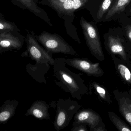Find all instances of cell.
<instances>
[{
	"label": "cell",
	"instance_id": "obj_1",
	"mask_svg": "<svg viewBox=\"0 0 131 131\" xmlns=\"http://www.w3.org/2000/svg\"><path fill=\"white\" fill-rule=\"evenodd\" d=\"M63 58L55 59L53 66L54 76L57 80V85L69 93L73 98L80 100L82 95L86 93L87 88L80 77L82 74L72 72L66 66Z\"/></svg>",
	"mask_w": 131,
	"mask_h": 131
},
{
	"label": "cell",
	"instance_id": "obj_2",
	"mask_svg": "<svg viewBox=\"0 0 131 131\" xmlns=\"http://www.w3.org/2000/svg\"><path fill=\"white\" fill-rule=\"evenodd\" d=\"M31 32L37 40L49 53L77 55L76 52L73 48L58 34L43 31L37 35L33 31Z\"/></svg>",
	"mask_w": 131,
	"mask_h": 131
},
{
	"label": "cell",
	"instance_id": "obj_3",
	"mask_svg": "<svg viewBox=\"0 0 131 131\" xmlns=\"http://www.w3.org/2000/svg\"><path fill=\"white\" fill-rule=\"evenodd\" d=\"M57 102L56 115L53 124L55 129L60 131L69 125L81 106L70 97L66 99H60Z\"/></svg>",
	"mask_w": 131,
	"mask_h": 131
},
{
	"label": "cell",
	"instance_id": "obj_4",
	"mask_svg": "<svg viewBox=\"0 0 131 131\" xmlns=\"http://www.w3.org/2000/svg\"><path fill=\"white\" fill-rule=\"evenodd\" d=\"M26 50L21 54L23 57H28L36 62V64H49L53 66L55 59L52 54L41 46L31 32L27 31L25 37Z\"/></svg>",
	"mask_w": 131,
	"mask_h": 131
},
{
	"label": "cell",
	"instance_id": "obj_5",
	"mask_svg": "<svg viewBox=\"0 0 131 131\" xmlns=\"http://www.w3.org/2000/svg\"><path fill=\"white\" fill-rule=\"evenodd\" d=\"M80 24L86 45L91 53L99 60L104 61L105 56L99 36L95 28L82 17L80 19Z\"/></svg>",
	"mask_w": 131,
	"mask_h": 131
},
{
	"label": "cell",
	"instance_id": "obj_6",
	"mask_svg": "<svg viewBox=\"0 0 131 131\" xmlns=\"http://www.w3.org/2000/svg\"><path fill=\"white\" fill-rule=\"evenodd\" d=\"M25 37L19 32L0 33V54L13 50H19L23 47Z\"/></svg>",
	"mask_w": 131,
	"mask_h": 131
},
{
	"label": "cell",
	"instance_id": "obj_7",
	"mask_svg": "<svg viewBox=\"0 0 131 131\" xmlns=\"http://www.w3.org/2000/svg\"><path fill=\"white\" fill-rule=\"evenodd\" d=\"M66 64L77 69L90 75L99 77L104 74V72L100 66L99 63H93L89 60L79 58H63Z\"/></svg>",
	"mask_w": 131,
	"mask_h": 131
},
{
	"label": "cell",
	"instance_id": "obj_8",
	"mask_svg": "<svg viewBox=\"0 0 131 131\" xmlns=\"http://www.w3.org/2000/svg\"><path fill=\"white\" fill-rule=\"evenodd\" d=\"M85 123L89 126L90 131L99 126L104 125L101 117L92 110L85 109L79 110L74 116L73 123Z\"/></svg>",
	"mask_w": 131,
	"mask_h": 131
},
{
	"label": "cell",
	"instance_id": "obj_9",
	"mask_svg": "<svg viewBox=\"0 0 131 131\" xmlns=\"http://www.w3.org/2000/svg\"><path fill=\"white\" fill-rule=\"evenodd\" d=\"M12 3L23 10L27 9L45 21L51 27L53 26L46 12L39 7L35 0H10Z\"/></svg>",
	"mask_w": 131,
	"mask_h": 131
},
{
	"label": "cell",
	"instance_id": "obj_10",
	"mask_svg": "<svg viewBox=\"0 0 131 131\" xmlns=\"http://www.w3.org/2000/svg\"><path fill=\"white\" fill-rule=\"evenodd\" d=\"M89 0H69L58 5H54L51 8L54 10L60 18L73 16L75 11L83 6Z\"/></svg>",
	"mask_w": 131,
	"mask_h": 131
},
{
	"label": "cell",
	"instance_id": "obj_11",
	"mask_svg": "<svg viewBox=\"0 0 131 131\" xmlns=\"http://www.w3.org/2000/svg\"><path fill=\"white\" fill-rule=\"evenodd\" d=\"M50 107L49 104L45 101L37 100L33 103L24 115L32 116L40 120H49L50 119V115L48 112Z\"/></svg>",
	"mask_w": 131,
	"mask_h": 131
},
{
	"label": "cell",
	"instance_id": "obj_12",
	"mask_svg": "<svg viewBox=\"0 0 131 131\" xmlns=\"http://www.w3.org/2000/svg\"><path fill=\"white\" fill-rule=\"evenodd\" d=\"M49 64H35L33 65L28 63L26 66L27 73L34 79L40 83H46L45 75L50 68Z\"/></svg>",
	"mask_w": 131,
	"mask_h": 131
},
{
	"label": "cell",
	"instance_id": "obj_13",
	"mask_svg": "<svg viewBox=\"0 0 131 131\" xmlns=\"http://www.w3.org/2000/svg\"><path fill=\"white\" fill-rule=\"evenodd\" d=\"M19 102L16 100H7L0 107V123L6 124L15 115Z\"/></svg>",
	"mask_w": 131,
	"mask_h": 131
},
{
	"label": "cell",
	"instance_id": "obj_14",
	"mask_svg": "<svg viewBox=\"0 0 131 131\" xmlns=\"http://www.w3.org/2000/svg\"><path fill=\"white\" fill-rule=\"evenodd\" d=\"M116 97L120 113L131 125V98L124 95Z\"/></svg>",
	"mask_w": 131,
	"mask_h": 131
},
{
	"label": "cell",
	"instance_id": "obj_15",
	"mask_svg": "<svg viewBox=\"0 0 131 131\" xmlns=\"http://www.w3.org/2000/svg\"><path fill=\"white\" fill-rule=\"evenodd\" d=\"M108 46L112 53L119 55L124 60H127L125 49L119 38L113 36H109L108 37Z\"/></svg>",
	"mask_w": 131,
	"mask_h": 131
},
{
	"label": "cell",
	"instance_id": "obj_16",
	"mask_svg": "<svg viewBox=\"0 0 131 131\" xmlns=\"http://www.w3.org/2000/svg\"><path fill=\"white\" fill-rule=\"evenodd\" d=\"M131 1V0H116L107 12L105 20L108 19L115 14L123 11Z\"/></svg>",
	"mask_w": 131,
	"mask_h": 131
},
{
	"label": "cell",
	"instance_id": "obj_17",
	"mask_svg": "<svg viewBox=\"0 0 131 131\" xmlns=\"http://www.w3.org/2000/svg\"><path fill=\"white\" fill-rule=\"evenodd\" d=\"M12 32H20V30L15 23L6 20L0 14V33Z\"/></svg>",
	"mask_w": 131,
	"mask_h": 131
},
{
	"label": "cell",
	"instance_id": "obj_18",
	"mask_svg": "<svg viewBox=\"0 0 131 131\" xmlns=\"http://www.w3.org/2000/svg\"><path fill=\"white\" fill-rule=\"evenodd\" d=\"M109 118L116 128L120 131H131V128L121 119L115 113L112 112H108Z\"/></svg>",
	"mask_w": 131,
	"mask_h": 131
},
{
	"label": "cell",
	"instance_id": "obj_19",
	"mask_svg": "<svg viewBox=\"0 0 131 131\" xmlns=\"http://www.w3.org/2000/svg\"><path fill=\"white\" fill-rule=\"evenodd\" d=\"M116 69L123 79L128 83L131 84V72L128 67L122 63H118Z\"/></svg>",
	"mask_w": 131,
	"mask_h": 131
},
{
	"label": "cell",
	"instance_id": "obj_20",
	"mask_svg": "<svg viewBox=\"0 0 131 131\" xmlns=\"http://www.w3.org/2000/svg\"><path fill=\"white\" fill-rule=\"evenodd\" d=\"M114 0H103L100 6L97 14V17L99 19L102 18L105 14L108 12L110 6Z\"/></svg>",
	"mask_w": 131,
	"mask_h": 131
},
{
	"label": "cell",
	"instance_id": "obj_21",
	"mask_svg": "<svg viewBox=\"0 0 131 131\" xmlns=\"http://www.w3.org/2000/svg\"><path fill=\"white\" fill-rule=\"evenodd\" d=\"M92 85L94 89L100 98L106 102L110 101L109 96L105 88L95 82L93 83Z\"/></svg>",
	"mask_w": 131,
	"mask_h": 131
},
{
	"label": "cell",
	"instance_id": "obj_22",
	"mask_svg": "<svg viewBox=\"0 0 131 131\" xmlns=\"http://www.w3.org/2000/svg\"><path fill=\"white\" fill-rule=\"evenodd\" d=\"M69 0H41L38 4L51 7L54 5L63 3Z\"/></svg>",
	"mask_w": 131,
	"mask_h": 131
},
{
	"label": "cell",
	"instance_id": "obj_23",
	"mask_svg": "<svg viewBox=\"0 0 131 131\" xmlns=\"http://www.w3.org/2000/svg\"><path fill=\"white\" fill-rule=\"evenodd\" d=\"M87 124L85 123H73L71 131H87Z\"/></svg>",
	"mask_w": 131,
	"mask_h": 131
},
{
	"label": "cell",
	"instance_id": "obj_24",
	"mask_svg": "<svg viewBox=\"0 0 131 131\" xmlns=\"http://www.w3.org/2000/svg\"><path fill=\"white\" fill-rule=\"evenodd\" d=\"M106 129L104 125H102L99 126L98 127H96L94 129L93 131H106Z\"/></svg>",
	"mask_w": 131,
	"mask_h": 131
},
{
	"label": "cell",
	"instance_id": "obj_25",
	"mask_svg": "<svg viewBox=\"0 0 131 131\" xmlns=\"http://www.w3.org/2000/svg\"><path fill=\"white\" fill-rule=\"evenodd\" d=\"M126 33L127 36L131 41V26L128 27L126 30Z\"/></svg>",
	"mask_w": 131,
	"mask_h": 131
},
{
	"label": "cell",
	"instance_id": "obj_26",
	"mask_svg": "<svg viewBox=\"0 0 131 131\" xmlns=\"http://www.w3.org/2000/svg\"><path fill=\"white\" fill-rule=\"evenodd\" d=\"M130 12H131V9H130Z\"/></svg>",
	"mask_w": 131,
	"mask_h": 131
},
{
	"label": "cell",
	"instance_id": "obj_27",
	"mask_svg": "<svg viewBox=\"0 0 131 131\" xmlns=\"http://www.w3.org/2000/svg\"></svg>",
	"mask_w": 131,
	"mask_h": 131
}]
</instances>
